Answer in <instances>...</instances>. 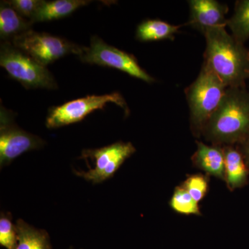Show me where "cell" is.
Here are the masks:
<instances>
[{"label": "cell", "mask_w": 249, "mask_h": 249, "mask_svg": "<svg viewBox=\"0 0 249 249\" xmlns=\"http://www.w3.org/2000/svg\"><path fill=\"white\" fill-rule=\"evenodd\" d=\"M206 47L203 65L227 88H245L249 79V50L226 31L217 28L204 34Z\"/></svg>", "instance_id": "1"}, {"label": "cell", "mask_w": 249, "mask_h": 249, "mask_svg": "<svg viewBox=\"0 0 249 249\" xmlns=\"http://www.w3.org/2000/svg\"><path fill=\"white\" fill-rule=\"evenodd\" d=\"M201 134L213 145L243 142L249 137V92L245 88H228L219 107Z\"/></svg>", "instance_id": "2"}, {"label": "cell", "mask_w": 249, "mask_h": 249, "mask_svg": "<svg viewBox=\"0 0 249 249\" xmlns=\"http://www.w3.org/2000/svg\"><path fill=\"white\" fill-rule=\"evenodd\" d=\"M227 88L213 72L202 65L197 78L185 91L191 113V127L196 135H201Z\"/></svg>", "instance_id": "3"}, {"label": "cell", "mask_w": 249, "mask_h": 249, "mask_svg": "<svg viewBox=\"0 0 249 249\" xmlns=\"http://www.w3.org/2000/svg\"><path fill=\"white\" fill-rule=\"evenodd\" d=\"M0 65L26 89H58L56 81L47 67L16 48L11 41L1 43Z\"/></svg>", "instance_id": "4"}, {"label": "cell", "mask_w": 249, "mask_h": 249, "mask_svg": "<svg viewBox=\"0 0 249 249\" xmlns=\"http://www.w3.org/2000/svg\"><path fill=\"white\" fill-rule=\"evenodd\" d=\"M11 42L16 48L45 67L70 54L78 56L84 47L63 37L32 29L16 36Z\"/></svg>", "instance_id": "5"}, {"label": "cell", "mask_w": 249, "mask_h": 249, "mask_svg": "<svg viewBox=\"0 0 249 249\" xmlns=\"http://www.w3.org/2000/svg\"><path fill=\"white\" fill-rule=\"evenodd\" d=\"M78 58L84 63L120 70L146 83H153L155 80L140 67L132 54L108 45L97 36L91 37L89 47H83V52L78 55Z\"/></svg>", "instance_id": "6"}, {"label": "cell", "mask_w": 249, "mask_h": 249, "mask_svg": "<svg viewBox=\"0 0 249 249\" xmlns=\"http://www.w3.org/2000/svg\"><path fill=\"white\" fill-rule=\"evenodd\" d=\"M108 103H115L127 110V104L120 93L91 95L50 108L46 119V126L47 128L53 129L76 124L83 121L93 111L103 109Z\"/></svg>", "instance_id": "7"}, {"label": "cell", "mask_w": 249, "mask_h": 249, "mask_svg": "<svg viewBox=\"0 0 249 249\" xmlns=\"http://www.w3.org/2000/svg\"><path fill=\"white\" fill-rule=\"evenodd\" d=\"M46 142L37 136L18 127L14 113L1 106L0 109V165H9L23 153L40 149Z\"/></svg>", "instance_id": "8"}, {"label": "cell", "mask_w": 249, "mask_h": 249, "mask_svg": "<svg viewBox=\"0 0 249 249\" xmlns=\"http://www.w3.org/2000/svg\"><path fill=\"white\" fill-rule=\"evenodd\" d=\"M136 152L132 142H116L98 149H88L82 152L81 159L94 160L95 167L87 172L73 170L77 176L93 183L103 182L114 176L124 160Z\"/></svg>", "instance_id": "9"}, {"label": "cell", "mask_w": 249, "mask_h": 249, "mask_svg": "<svg viewBox=\"0 0 249 249\" xmlns=\"http://www.w3.org/2000/svg\"><path fill=\"white\" fill-rule=\"evenodd\" d=\"M188 4L191 14L188 24L204 35L212 29L227 27V4L215 0H191Z\"/></svg>", "instance_id": "10"}, {"label": "cell", "mask_w": 249, "mask_h": 249, "mask_svg": "<svg viewBox=\"0 0 249 249\" xmlns=\"http://www.w3.org/2000/svg\"><path fill=\"white\" fill-rule=\"evenodd\" d=\"M197 149L192 160L198 168L209 175L225 180V157L224 149L219 145H208L197 142Z\"/></svg>", "instance_id": "11"}, {"label": "cell", "mask_w": 249, "mask_h": 249, "mask_svg": "<svg viewBox=\"0 0 249 249\" xmlns=\"http://www.w3.org/2000/svg\"><path fill=\"white\" fill-rule=\"evenodd\" d=\"M34 23L21 16L8 1L0 4V37L3 41H11L16 36L30 30Z\"/></svg>", "instance_id": "12"}, {"label": "cell", "mask_w": 249, "mask_h": 249, "mask_svg": "<svg viewBox=\"0 0 249 249\" xmlns=\"http://www.w3.org/2000/svg\"><path fill=\"white\" fill-rule=\"evenodd\" d=\"M90 2L91 1L88 0H55L51 1L42 0L33 22H47L67 17Z\"/></svg>", "instance_id": "13"}, {"label": "cell", "mask_w": 249, "mask_h": 249, "mask_svg": "<svg viewBox=\"0 0 249 249\" xmlns=\"http://www.w3.org/2000/svg\"><path fill=\"white\" fill-rule=\"evenodd\" d=\"M225 157V181L230 189L242 186L247 180V166L243 156L232 145L222 146Z\"/></svg>", "instance_id": "14"}, {"label": "cell", "mask_w": 249, "mask_h": 249, "mask_svg": "<svg viewBox=\"0 0 249 249\" xmlns=\"http://www.w3.org/2000/svg\"><path fill=\"white\" fill-rule=\"evenodd\" d=\"M181 25H174L160 19H147L139 24L136 31V38L142 42L175 39Z\"/></svg>", "instance_id": "15"}, {"label": "cell", "mask_w": 249, "mask_h": 249, "mask_svg": "<svg viewBox=\"0 0 249 249\" xmlns=\"http://www.w3.org/2000/svg\"><path fill=\"white\" fill-rule=\"evenodd\" d=\"M18 243L16 249H52L48 232L36 229L19 219L16 223Z\"/></svg>", "instance_id": "16"}, {"label": "cell", "mask_w": 249, "mask_h": 249, "mask_svg": "<svg viewBox=\"0 0 249 249\" xmlns=\"http://www.w3.org/2000/svg\"><path fill=\"white\" fill-rule=\"evenodd\" d=\"M227 26L231 35L242 43L249 38V0H240L235 3L232 17L227 19Z\"/></svg>", "instance_id": "17"}, {"label": "cell", "mask_w": 249, "mask_h": 249, "mask_svg": "<svg viewBox=\"0 0 249 249\" xmlns=\"http://www.w3.org/2000/svg\"><path fill=\"white\" fill-rule=\"evenodd\" d=\"M170 207L178 213L200 215L201 212L196 202L182 186L175 188L170 201Z\"/></svg>", "instance_id": "18"}, {"label": "cell", "mask_w": 249, "mask_h": 249, "mask_svg": "<svg viewBox=\"0 0 249 249\" xmlns=\"http://www.w3.org/2000/svg\"><path fill=\"white\" fill-rule=\"evenodd\" d=\"M17 243V228L11 222V214L1 213L0 217V245L6 249H16Z\"/></svg>", "instance_id": "19"}, {"label": "cell", "mask_w": 249, "mask_h": 249, "mask_svg": "<svg viewBox=\"0 0 249 249\" xmlns=\"http://www.w3.org/2000/svg\"><path fill=\"white\" fill-rule=\"evenodd\" d=\"M209 178L201 174L191 175L183 182L182 186L192 197L199 203L207 194L209 188Z\"/></svg>", "instance_id": "20"}, {"label": "cell", "mask_w": 249, "mask_h": 249, "mask_svg": "<svg viewBox=\"0 0 249 249\" xmlns=\"http://www.w3.org/2000/svg\"><path fill=\"white\" fill-rule=\"evenodd\" d=\"M42 1V0H11L8 2L21 16L34 23L33 21Z\"/></svg>", "instance_id": "21"}, {"label": "cell", "mask_w": 249, "mask_h": 249, "mask_svg": "<svg viewBox=\"0 0 249 249\" xmlns=\"http://www.w3.org/2000/svg\"><path fill=\"white\" fill-rule=\"evenodd\" d=\"M243 142L245 143L246 155H247L249 160V137Z\"/></svg>", "instance_id": "22"}, {"label": "cell", "mask_w": 249, "mask_h": 249, "mask_svg": "<svg viewBox=\"0 0 249 249\" xmlns=\"http://www.w3.org/2000/svg\"></svg>", "instance_id": "23"}]
</instances>
